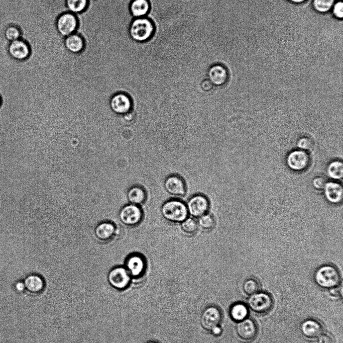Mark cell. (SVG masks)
Instances as JSON below:
<instances>
[{
    "label": "cell",
    "mask_w": 343,
    "mask_h": 343,
    "mask_svg": "<svg viewBox=\"0 0 343 343\" xmlns=\"http://www.w3.org/2000/svg\"><path fill=\"white\" fill-rule=\"evenodd\" d=\"M160 211L166 220L173 223H181L188 216L186 204L178 199L165 202L162 205Z\"/></svg>",
    "instance_id": "cell-1"
},
{
    "label": "cell",
    "mask_w": 343,
    "mask_h": 343,
    "mask_svg": "<svg viewBox=\"0 0 343 343\" xmlns=\"http://www.w3.org/2000/svg\"><path fill=\"white\" fill-rule=\"evenodd\" d=\"M314 279L319 287L330 289L339 285L340 276L338 270L335 267L325 265L320 267L315 271Z\"/></svg>",
    "instance_id": "cell-2"
},
{
    "label": "cell",
    "mask_w": 343,
    "mask_h": 343,
    "mask_svg": "<svg viewBox=\"0 0 343 343\" xmlns=\"http://www.w3.org/2000/svg\"><path fill=\"white\" fill-rule=\"evenodd\" d=\"M154 32L153 23L150 20L144 17L134 19L129 28V34L131 38L139 43H142L149 39Z\"/></svg>",
    "instance_id": "cell-3"
},
{
    "label": "cell",
    "mask_w": 343,
    "mask_h": 343,
    "mask_svg": "<svg viewBox=\"0 0 343 343\" xmlns=\"http://www.w3.org/2000/svg\"><path fill=\"white\" fill-rule=\"evenodd\" d=\"M144 218V212L140 206L129 204L119 211V218L124 225L134 227L139 225Z\"/></svg>",
    "instance_id": "cell-4"
},
{
    "label": "cell",
    "mask_w": 343,
    "mask_h": 343,
    "mask_svg": "<svg viewBox=\"0 0 343 343\" xmlns=\"http://www.w3.org/2000/svg\"><path fill=\"white\" fill-rule=\"evenodd\" d=\"M251 309L257 314H265L273 308L274 301L272 296L266 292H257L251 295L248 300Z\"/></svg>",
    "instance_id": "cell-5"
},
{
    "label": "cell",
    "mask_w": 343,
    "mask_h": 343,
    "mask_svg": "<svg viewBox=\"0 0 343 343\" xmlns=\"http://www.w3.org/2000/svg\"><path fill=\"white\" fill-rule=\"evenodd\" d=\"M186 205L188 214L197 218L208 213L210 208L209 200L205 195L201 194L191 196Z\"/></svg>",
    "instance_id": "cell-6"
},
{
    "label": "cell",
    "mask_w": 343,
    "mask_h": 343,
    "mask_svg": "<svg viewBox=\"0 0 343 343\" xmlns=\"http://www.w3.org/2000/svg\"><path fill=\"white\" fill-rule=\"evenodd\" d=\"M310 163L309 155L306 151L301 149L292 151L286 157L287 166L295 172H302L306 169Z\"/></svg>",
    "instance_id": "cell-7"
},
{
    "label": "cell",
    "mask_w": 343,
    "mask_h": 343,
    "mask_svg": "<svg viewBox=\"0 0 343 343\" xmlns=\"http://www.w3.org/2000/svg\"><path fill=\"white\" fill-rule=\"evenodd\" d=\"M107 278L108 283L113 288L123 290L128 286L131 277L125 267L117 266L109 271Z\"/></svg>",
    "instance_id": "cell-8"
},
{
    "label": "cell",
    "mask_w": 343,
    "mask_h": 343,
    "mask_svg": "<svg viewBox=\"0 0 343 343\" xmlns=\"http://www.w3.org/2000/svg\"><path fill=\"white\" fill-rule=\"evenodd\" d=\"M145 258L138 253L130 254L126 259L125 268L131 277L134 279L141 278L146 269Z\"/></svg>",
    "instance_id": "cell-9"
},
{
    "label": "cell",
    "mask_w": 343,
    "mask_h": 343,
    "mask_svg": "<svg viewBox=\"0 0 343 343\" xmlns=\"http://www.w3.org/2000/svg\"><path fill=\"white\" fill-rule=\"evenodd\" d=\"M78 22L76 17L73 13L67 12L60 15L57 20V29L59 34L66 37L76 30Z\"/></svg>",
    "instance_id": "cell-10"
},
{
    "label": "cell",
    "mask_w": 343,
    "mask_h": 343,
    "mask_svg": "<svg viewBox=\"0 0 343 343\" xmlns=\"http://www.w3.org/2000/svg\"><path fill=\"white\" fill-rule=\"evenodd\" d=\"M110 106L116 113L123 115L132 110L133 102L130 96L124 92L115 94L110 101Z\"/></svg>",
    "instance_id": "cell-11"
},
{
    "label": "cell",
    "mask_w": 343,
    "mask_h": 343,
    "mask_svg": "<svg viewBox=\"0 0 343 343\" xmlns=\"http://www.w3.org/2000/svg\"><path fill=\"white\" fill-rule=\"evenodd\" d=\"M166 192L175 197H183L186 193V185L180 176L173 174L167 177L164 183Z\"/></svg>",
    "instance_id": "cell-12"
},
{
    "label": "cell",
    "mask_w": 343,
    "mask_h": 343,
    "mask_svg": "<svg viewBox=\"0 0 343 343\" xmlns=\"http://www.w3.org/2000/svg\"><path fill=\"white\" fill-rule=\"evenodd\" d=\"M222 315L220 310L215 306H209L202 312L200 323L205 330H211L218 326L221 320Z\"/></svg>",
    "instance_id": "cell-13"
},
{
    "label": "cell",
    "mask_w": 343,
    "mask_h": 343,
    "mask_svg": "<svg viewBox=\"0 0 343 343\" xmlns=\"http://www.w3.org/2000/svg\"><path fill=\"white\" fill-rule=\"evenodd\" d=\"M119 230L112 222L104 221L98 223L95 227L94 233L96 239L103 242H109L118 234Z\"/></svg>",
    "instance_id": "cell-14"
},
{
    "label": "cell",
    "mask_w": 343,
    "mask_h": 343,
    "mask_svg": "<svg viewBox=\"0 0 343 343\" xmlns=\"http://www.w3.org/2000/svg\"><path fill=\"white\" fill-rule=\"evenodd\" d=\"M9 55L17 61L26 60L30 54V48L26 41L22 38L11 42L8 47Z\"/></svg>",
    "instance_id": "cell-15"
},
{
    "label": "cell",
    "mask_w": 343,
    "mask_h": 343,
    "mask_svg": "<svg viewBox=\"0 0 343 343\" xmlns=\"http://www.w3.org/2000/svg\"><path fill=\"white\" fill-rule=\"evenodd\" d=\"M236 330L239 337L246 341L254 339L258 332L257 323L251 318H246L240 321L237 324Z\"/></svg>",
    "instance_id": "cell-16"
},
{
    "label": "cell",
    "mask_w": 343,
    "mask_h": 343,
    "mask_svg": "<svg viewBox=\"0 0 343 343\" xmlns=\"http://www.w3.org/2000/svg\"><path fill=\"white\" fill-rule=\"evenodd\" d=\"M207 75L208 79L213 85L222 86L228 79L227 70L224 66L219 64L212 65L208 70Z\"/></svg>",
    "instance_id": "cell-17"
},
{
    "label": "cell",
    "mask_w": 343,
    "mask_h": 343,
    "mask_svg": "<svg viewBox=\"0 0 343 343\" xmlns=\"http://www.w3.org/2000/svg\"><path fill=\"white\" fill-rule=\"evenodd\" d=\"M323 191L324 196L328 202L337 204L342 201L343 189L339 183L336 182H327Z\"/></svg>",
    "instance_id": "cell-18"
},
{
    "label": "cell",
    "mask_w": 343,
    "mask_h": 343,
    "mask_svg": "<svg viewBox=\"0 0 343 343\" xmlns=\"http://www.w3.org/2000/svg\"><path fill=\"white\" fill-rule=\"evenodd\" d=\"M26 291L37 295L41 293L45 288V282L39 275L32 274L27 276L24 279Z\"/></svg>",
    "instance_id": "cell-19"
},
{
    "label": "cell",
    "mask_w": 343,
    "mask_h": 343,
    "mask_svg": "<svg viewBox=\"0 0 343 343\" xmlns=\"http://www.w3.org/2000/svg\"><path fill=\"white\" fill-rule=\"evenodd\" d=\"M300 330L304 336L309 338H314L322 334L323 327L318 321L307 319L301 324Z\"/></svg>",
    "instance_id": "cell-20"
},
{
    "label": "cell",
    "mask_w": 343,
    "mask_h": 343,
    "mask_svg": "<svg viewBox=\"0 0 343 343\" xmlns=\"http://www.w3.org/2000/svg\"><path fill=\"white\" fill-rule=\"evenodd\" d=\"M127 198L130 204L140 206L146 202L147 194L143 187L134 185L128 190Z\"/></svg>",
    "instance_id": "cell-21"
},
{
    "label": "cell",
    "mask_w": 343,
    "mask_h": 343,
    "mask_svg": "<svg viewBox=\"0 0 343 343\" xmlns=\"http://www.w3.org/2000/svg\"><path fill=\"white\" fill-rule=\"evenodd\" d=\"M150 5L148 0H133L130 5V11L135 18L143 17L149 12Z\"/></svg>",
    "instance_id": "cell-22"
},
{
    "label": "cell",
    "mask_w": 343,
    "mask_h": 343,
    "mask_svg": "<svg viewBox=\"0 0 343 343\" xmlns=\"http://www.w3.org/2000/svg\"><path fill=\"white\" fill-rule=\"evenodd\" d=\"M65 45L69 51L77 53L82 51L84 47V43L82 38L74 33L65 37Z\"/></svg>",
    "instance_id": "cell-23"
},
{
    "label": "cell",
    "mask_w": 343,
    "mask_h": 343,
    "mask_svg": "<svg viewBox=\"0 0 343 343\" xmlns=\"http://www.w3.org/2000/svg\"><path fill=\"white\" fill-rule=\"evenodd\" d=\"M248 313L247 307L242 303L234 304L230 309L231 317L237 321H241L246 319Z\"/></svg>",
    "instance_id": "cell-24"
},
{
    "label": "cell",
    "mask_w": 343,
    "mask_h": 343,
    "mask_svg": "<svg viewBox=\"0 0 343 343\" xmlns=\"http://www.w3.org/2000/svg\"><path fill=\"white\" fill-rule=\"evenodd\" d=\"M328 176L334 180H340L343 176V164L339 160L331 162L327 166Z\"/></svg>",
    "instance_id": "cell-25"
},
{
    "label": "cell",
    "mask_w": 343,
    "mask_h": 343,
    "mask_svg": "<svg viewBox=\"0 0 343 343\" xmlns=\"http://www.w3.org/2000/svg\"><path fill=\"white\" fill-rule=\"evenodd\" d=\"M197 224L198 227L203 231L209 232L214 229L215 226V220L211 214L207 213L198 218Z\"/></svg>",
    "instance_id": "cell-26"
},
{
    "label": "cell",
    "mask_w": 343,
    "mask_h": 343,
    "mask_svg": "<svg viewBox=\"0 0 343 343\" xmlns=\"http://www.w3.org/2000/svg\"><path fill=\"white\" fill-rule=\"evenodd\" d=\"M88 0H66V5L69 12L75 14L83 12L86 8Z\"/></svg>",
    "instance_id": "cell-27"
},
{
    "label": "cell",
    "mask_w": 343,
    "mask_h": 343,
    "mask_svg": "<svg viewBox=\"0 0 343 343\" xmlns=\"http://www.w3.org/2000/svg\"><path fill=\"white\" fill-rule=\"evenodd\" d=\"M335 0H313L312 3L314 10L319 13H326L332 9Z\"/></svg>",
    "instance_id": "cell-28"
},
{
    "label": "cell",
    "mask_w": 343,
    "mask_h": 343,
    "mask_svg": "<svg viewBox=\"0 0 343 343\" xmlns=\"http://www.w3.org/2000/svg\"><path fill=\"white\" fill-rule=\"evenodd\" d=\"M180 223L182 231L186 234H194L198 228L197 221L192 218L187 217Z\"/></svg>",
    "instance_id": "cell-29"
},
{
    "label": "cell",
    "mask_w": 343,
    "mask_h": 343,
    "mask_svg": "<svg viewBox=\"0 0 343 343\" xmlns=\"http://www.w3.org/2000/svg\"><path fill=\"white\" fill-rule=\"evenodd\" d=\"M244 292L248 295H253L258 292L260 285L258 281L255 279L249 278L246 280L243 285Z\"/></svg>",
    "instance_id": "cell-30"
},
{
    "label": "cell",
    "mask_w": 343,
    "mask_h": 343,
    "mask_svg": "<svg viewBox=\"0 0 343 343\" xmlns=\"http://www.w3.org/2000/svg\"><path fill=\"white\" fill-rule=\"evenodd\" d=\"M4 35L8 40L12 42L20 39L22 36V32L19 27L11 25L6 28Z\"/></svg>",
    "instance_id": "cell-31"
},
{
    "label": "cell",
    "mask_w": 343,
    "mask_h": 343,
    "mask_svg": "<svg viewBox=\"0 0 343 343\" xmlns=\"http://www.w3.org/2000/svg\"><path fill=\"white\" fill-rule=\"evenodd\" d=\"M297 146L299 149L304 151H311L313 148L312 140L308 137H302L297 142Z\"/></svg>",
    "instance_id": "cell-32"
},
{
    "label": "cell",
    "mask_w": 343,
    "mask_h": 343,
    "mask_svg": "<svg viewBox=\"0 0 343 343\" xmlns=\"http://www.w3.org/2000/svg\"><path fill=\"white\" fill-rule=\"evenodd\" d=\"M332 12L333 16L339 20H341L343 17V3L341 1L335 2L332 8Z\"/></svg>",
    "instance_id": "cell-33"
},
{
    "label": "cell",
    "mask_w": 343,
    "mask_h": 343,
    "mask_svg": "<svg viewBox=\"0 0 343 343\" xmlns=\"http://www.w3.org/2000/svg\"><path fill=\"white\" fill-rule=\"evenodd\" d=\"M327 183L326 179L323 177H315L312 181V186L314 189L323 191Z\"/></svg>",
    "instance_id": "cell-34"
},
{
    "label": "cell",
    "mask_w": 343,
    "mask_h": 343,
    "mask_svg": "<svg viewBox=\"0 0 343 343\" xmlns=\"http://www.w3.org/2000/svg\"><path fill=\"white\" fill-rule=\"evenodd\" d=\"M121 116L122 121L126 125H130L134 123L137 119L136 114L133 110Z\"/></svg>",
    "instance_id": "cell-35"
},
{
    "label": "cell",
    "mask_w": 343,
    "mask_h": 343,
    "mask_svg": "<svg viewBox=\"0 0 343 343\" xmlns=\"http://www.w3.org/2000/svg\"><path fill=\"white\" fill-rule=\"evenodd\" d=\"M14 290L19 294H22L26 291L23 280L17 281L13 285Z\"/></svg>",
    "instance_id": "cell-36"
},
{
    "label": "cell",
    "mask_w": 343,
    "mask_h": 343,
    "mask_svg": "<svg viewBox=\"0 0 343 343\" xmlns=\"http://www.w3.org/2000/svg\"><path fill=\"white\" fill-rule=\"evenodd\" d=\"M318 337V343H334L333 337L328 333L321 334Z\"/></svg>",
    "instance_id": "cell-37"
},
{
    "label": "cell",
    "mask_w": 343,
    "mask_h": 343,
    "mask_svg": "<svg viewBox=\"0 0 343 343\" xmlns=\"http://www.w3.org/2000/svg\"><path fill=\"white\" fill-rule=\"evenodd\" d=\"M213 87V84L208 79H204L201 83V88L204 92L210 91Z\"/></svg>",
    "instance_id": "cell-38"
},
{
    "label": "cell",
    "mask_w": 343,
    "mask_h": 343,
    "mask_svg": "<svg viewBox=\"0 0 343 343\" xmlns=\"http://www.w3.org/2000/svg\"><path fill=\"white\" fill-rule=\"evenodd\" d=\"M340 292H341V290L339 291L336 288V287L330 289V294L333 296H337L339 295Z\"/></svg>",
    "instance_id": "cell-39"
},
{
    "label": "cell",
    "mask_w": 343,
    "mask_h": 343,
    "mask_svg": "<svg viewBox=\"0 0 343 343\" xmlns=\"http://www.w3.org/2000/svg\"><path fill=\"white\" fill-rule=\"evenodd\" d=\"M211 331L213 334L217 335H219L221 333V330L220 328L217 326L214 327L213 329H212L211 330Z\"/></svg>",
    "instance_id": "cell-40"
},
{
    "label": "cell",
    "mask_w": 343,
    "mask_h": 343,
    "mask_svg": "<svg viewBox=\"0 0 343 343\" xmlns=\"http://www.w3.org/2000/svg\"><path fill=\"white\" fill-rule=\"evenodd\" d=\"M288 1L290 2H291V3H293V4H300L304 3L307 0H288Z\"/></svg>",
    "instance_id": "cell-41"
},
{
    "label": "cell",
    "mask_w": 343,
    "mask_h": 343,
    "mask_svg": "<svg viewBox=\"0 0 343 343\" xmlns=\"http://www.w3.org/2000/svg\"><path fill=\"white\" fill-rule=\"evenodd\" d=\"M147 343H158V342H155V341H149V342H147Z\"/></svg>",
    "instance_id": "cell-42"
},
{
    "label": "cell",
    "mask_w": 343,
    "mask_h": 343,
    "mask_svg": "<svg viewBox=\"0 0 343 343\" xmlns=\"http://www.w3.org/2000/svg\"><path fill=\"white\" fill-rule=\"evenodd\" d=\"M0 104H1V98H0Z\"/></svg>",
    "instance_id": "cell-43"
}]
</instances>
